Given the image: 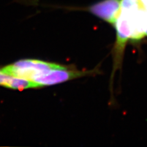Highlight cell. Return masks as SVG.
<instances>
[{
    "instance_id": "cell-1",
    "label": "cell",
    "mask_w": 147,
    "mask_h": 147,
    "mask_svg": "<svg viewBox=\"0 0 147 147\" xmlns=\"http://www.w3.org/2000/svg\"><path fill=\"white\" fill-rule=\"evenodd\" d=\"M62 66L38 59H24L4 66L1 70L8 75L34 82L36 78Z\"/></svg>"
},
{
    "instance_id": "cell-2",
    "label": "cell",
    "mask_w": 147,
    "mask_h": 147,
    "mask_svg": "<svg viewBox=\"0 0 147 147\" xmlns=\"http://www.w3.org/2000/svg\"><path fill=\"white\" fill-rule=\"evenodd\" d=\"M84 75V72L70 70L67 67L63 66L60 68L53 69L45 75L36 78L34 82L42 87L61 84Z\"/></svg>"
},
{
    "instance_id": "cell-3",
    "label": "cell",
    "mask_w": 147,
    "mask_h": 147,
    "mask_svg": "<svg viewBox=\"0 0 147 147\" xmlns=\"http://www.w3.org/2000/svg\"><path fill=\"white\" fill-rule=\"evenodd\" d=\"M121 7V0H103L90 7L89 11L110 24L116 22Z\"/></svg>"
},
{
    "instance_id": "cell-4",
    "label": "cell",
    "mask_w": 147,
    "mask_h": 147,
    "mask_svg": "<svg viewBox=\"0 0 147 147\" xmlns=\"http://www.w3.org/2000/svg\"><path fill=\"white\" fill-rule=\"evenodd\" d=\"M0 86L6 87L7 88L20 91L40 87L34 82L8 75L4 72L1 69H0Z\"/></svg>"
}]
</instances>
